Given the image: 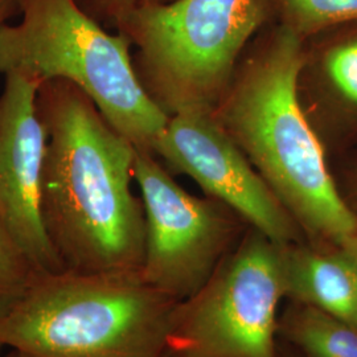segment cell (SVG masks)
I'll use <instances>...</instances> for the list:
<instances>
[{
  "mask_svg": "<svg viewBox=\"0 0 357 357\" xmlns=\"http://www.w3.org/2000/svg\"><path fill=\"white\" fill-rule=\"evenodd\" d=\"M38 109L48 134L41 213L63 268L141 270L144 211L131 191L137 149L68 81L43 82Z\"/></svg>",
  "mask_w": 357,
  "mask_h": 357,
  "instance_id": "cell-1",
  "label": "cell"
},
{
  "mask_svg": "<svg viewBox=\"0 0 357 357\" xmlns=\"http://www.w3.org/2000/svg\"><path fill=\"white\" fill-rule=\"evenodd\" d=\"M303 38L271 29L237 66L213 115L287 209L308 243L343 246L357 216L337 190L299 98Z\"/></svg>",
  "mask_w": 357,
  "mask_h": 357,
  "instance_id": "cell-2",
  "label": "cell"
},
{
  "mask_svg": "<svg viewBox=\"0 0 357 357\" xmlns=\"http://www.w3.org/2000/svg\"><path fill=\"white\" fill-rule=\"evenodd\" d=\"M178 302L138 271L36 273L0 343L38 357H165Z\"/></svg>",
  "mask_w": 357,
  "mask_h": 357,
  "instance_id": "cell-3",
  "label": "cell"
},
{
  "mask_svg": "<svg viewBox=\"0 0 357 357\" xmlns=\"http://www.w3.org/2000/svg\"><path fill=\"white\" fill-rule=\"evenodd\" d=\"M17 6L20 20L0 31V73L73 84L137 150L153 153L169 116L143 88L128 38L107 32L78 0Z\"/></svg>",
  "mask_w": 357,
  "mask_h": 357,
  "instance_id": "cell-4",
  "label": "cell"
},
{
  "mask_svg": "<svg viewBox=\"0 0 357 357\" xmlns=\"http://www.w3.org/2000/svg\"><path fill=\"white\" fill-rule=\"evenodd\" d=\"M271 13L268 0L142 1L115 28L137 48V76L168 116L213 113Z\"/></svg>",
  "mask_w": 357,
  "mask_h": 357,
  "instance_id": "cell-5",
  "label": "cell"
},
{
  "mask_svg": "<svg viewBox=\"0 0 357 357\" xmlns=\"http://www.w3.org/2000/svg\"><path fill=\"white\" fill-rule=\"evenodd\" d=\"M281 246L252 229L174 308L165 357H281Z\"/></svg>",
  "mask_w": 357,
  "mask_h": 357,
  "instance_id": "cell-6",
  "label": "cell"
},
{
  "mask_svg": "<svg viewBox=\"0 0 357 357\" xmlns=\"http://www.w3.org/2000/svg\"><path fill=\"white\" fill-rule=\"evenodd\" d=\"M134 180L146 227L142 277L175 302L185 301L236 248L243 218L216 199L183 190L153 153L137 150Z\"/></svg>",
  "mask_w": 357,
  "mask_h": 357,
  "instance_id": "cell-7",
  "label": "cell"
},
{
  "mask_svg": "<svg viewBox=\"0 0 357 357\" xmlns=\"http://www.w3.org/2000/svg\"><path fill=\"white\" fill-rule=\"evenodd\" d=\"M153 155L193 178L212 199L227 205L273 243H303L299 225L213 113L171 115Z\"/></svg>",
  "mask_w": 357,
  "mask_h": 357,
  "instance_id": "cell-8",
  "label": "cell"
},
{
  "mask_svg": "<svg viewBox=\"0 0 357 357\" xmlns=\"http://www.w3.org/2000/svg\"><path fill=\"white\" fill-rule=\"evenodd\" d=\"M0 93V225L38 273L63 271L41 213L48 134L40 118V82L6 75Z\"/></svg>",
  "mask_w": 357,
  "mask_h": 357,
  "instance_id": "cell-9",
  "label": "cell"
},
{
  "mask_svg": "<svg viewBox=\"0 0 357 357\" xmlns=\"http://www.w3.org/2000/svg\"><path fill=\"white\" fill-rule=\"evenodd\" d=\"M281 275L286 301L315 307L357 330V262L344 248L282 245Z\"/></svg>",
  "mask_w": 357,
  "mask_h": 357,
  "instance_id": "cell-10",
  "label": "cell"
},
{
  "mask_svg": "<svg viewBox=\"0 0 357 357\" xmlns=\"http://www.w3.org/2000/svg\"><path fill=\"white\" fill-rule=\"evenodd\" d=\"M278 339L303 357H357V330L315 307L287 301Z\"/></svg>",
  "mask_w": 357,
  "mask_h": 357,
  "instance_id": "cell-11",
  "label": "cell"
},
{
  "mask_svg": "<svg viewBox=\"0 0 357 357\" xmlns=\"http://www.w3.org/2000/svg\"><path fill=\"white\" fill-rule=\"evenodd\" d=\"M280 24L310 38L330 26L357 20V0H268Z\"/></svg>",
  "mask_w": 357,
  "mask_h": 357,
  "instance_id": "cell-12",
  "label": "cell"
},
{
  "mask_svg": "<svg viewBox=\"0 0 357 357\" xmlns=\"http://www.w3.org/2000/svg\"><path fill=\"white\" fill-rule=\"evenodd\" d=\"M38 271L0 225V315L24 294Z\"/></svg>",
  "mask_w": 357,
  "mask_h": 357,
  "instance_id": "cell-13",
  "label": "cell"
},
{
  "mask_svg": "<svg viewBox=\"0 0 357 357\" xmlns=\"http://www.w3.org/2000/svg\"><path fill=\"white\" fill-rule=\"evenodd\" d=\"M323 66L335 90L357 107V36L331 47L324 54Z\"/></svg>",
  "mask_w": 357,
  "mask_h": 357,
  "instance_id": "cell-14",
  "label": "cell"
},
{
  "mask_svg": "<svg viewBox=\"0 0 357 357\" xmlns=\"http://www.w3.org/2000/svg\"><path fill=\"white\" fill-rule=\"evenodd\" d=\"M143 0H78L81 7L96 20L109 22L116 26L119 20Z\"/></svg>",
  "mask_w": 357,
  "mask_h": 357,
  "instance_id": "cell-15",
  "label": "cell"
},
{
  "mask_svg": "<svg viewBox=\"0 0 357 357\" xmlns=\"http://www.w3.org/2000/svg\"><path fill=\"white\" fill-rule=\"evenodd\" d=\"M19 13L17 0H0V31Z\"/></svg>",
  "mask_w": 357,
  "mask_h": 357,
  "instance_id": "cell-16",
  "label": "cell"
},
{
  "mask_svg": "<svg viewBox=\"0 0 357 357\" xmlns=\"http://www.w3.org/2000/svg\"><path fill=\"white\" fill-rule=\"evenodd\" d=\"M342 248H344L345 250L352 255L357 262V234H355L352 238H349Z\"/></svg>",
  "mask_w": 357,
  "mask_h": 357,
  "instance_id": "cell-17",
  "label": "cell"
},
{
  "mask_svg": "<svg viewBox=\"0 0 357 357\" xmlns=\"http://www.w3.org/2000/svg\"><path fill=\"white\" fill-rule=\"evenodd\" d=\"M280 352H281V357H303L298 351H295L293 347L284 343L280 344Z\"/></svg>",
  "mask_w": 357,
  "mask_h": 357,
  "instance_id": "cell-18",
  "label": "cell"
},
{
  "mask_svg": "<svg viewBox=\"0 0 357 357\" xmlns=\"http://www.w3.org/2000/svg\"><path fill=\"white\" fill-rule=\"evenodd\" d=\"M3 357H38L33 354H28L24 351H20V349H15V348H10V352L3 355Z\"/></svg>",
  "mask_w": 357,
  "mask_h": 357,
  "instance_id": "cell-19",
  "label": "cell"
},
{
  "mask_svg": "<svg viewBox=\"0 0 357 357\" xmlns=\"http://www.w3.org/2000/svg\"><path fill=\"white\" fill-rule=\"evenodd\" d=\"M143 1H149V3H167L171 0H143Z\"/></svg>",
  "mask_w": 357,
  "mask_h": 357,
  "instance_id": "cell-20",
  "label": "cell"
},
{
  "mask_svg": "<svg viewBox=\"0 0 357 357\" xmlns=\"http://www.w3.org/2000/svg\"><path fill=\"white\" fill-rule=\"evenodd\" d=\"M4 348H6V347L0 343V357H3V349H4Z\"/></svg>",
  "mask_w": 357,
  "mask_h": 357,
  "instance_id": "cell-21",
  "label": "cell"
}]
</instances>
